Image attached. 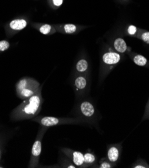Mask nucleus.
<instances>
[{
  "label": "nucleus",
  "mask_w": 149,
  "mask_h": 168,
  "mask_svg": "<svg viewBox=\"0 0 149 168\" xmlns=\"http://www.w3.org/2000/svg\"><path fill=\"white\" fill-rule=\"evenodd\" d=\"M43 98L41 88L35 95L28 98L18 106L12 113V116L16 121L32 119L38 115L42 109Z\"/></svg>",
  "instance_id": "1"
},
{
  "label": "nucleus",
  "mask_w": 149,
  "mask_h": 168,
  "mask_svg": "<svg viewBox=\"0 0 149 168\" xmlns=\"http://www.w3.org/2000/svg\"><path fill=\"white\" fill-rule=\"evenodd\" d=\"M41 88L40 84L30 78H24L16 84V93L21 99H26L32 97Z\"/></svg>",
  "instance_id": "2"
},
{
  "label": "nucleus",
  "mask_w": 149,
  "mask_h": 168,
  "mask_svg": "<svg viewBox=\"0 0 149 168\" xmlns=\"http://www.w3.org/2000/svg\"><path fill=\"white\" fill-rule=\"evenodd\" d=\"M40 125L47 127H53L61 124H68V123H77L84 122V120H79L69 118H57L54 116H44V117L40 118L38 120Z\"/></svg>",
  "instance_id": "3"
},
{
  "label": "nucleus",
  "mask_w": 149,
  "mask_h": 168,
  "mask_svg": "<svg viewBox=\"0 0 149 168\" xmlns=\"http://www.w3.org/2000/svg\"><path fill=\"white\" fill-rule=\"evenodd\" d=\"M66 155H67L69 159H71L72 162L75 164V166L79 167L85 166V164L84 163V155L82 153L77 152L68 148H64L62 149Z\"/></svg>",
  "instance_id": "4"
},
{
  "label": "nucleus",
  "mask_w": 149,
  "mask_h": 168,
  "mask_svg": "<svg viewBox=\"0 0 149 168\" xmlns=\"http://www.w3.org/2000/svg\"><path fill=\"white\" fill-rule=\"evenodd\" d=\"M122 152V145L121 144H114L109 146L107 153V159L111 162L117 164L120 158Z\"/></svg>",
  "instance_id": "5"
},
{
  "label": "nucleus",
  "mask_w": 149,
  "mask_h": 168,
  "mask_svg": "<svg viewBox=\"0 0 149 168\" xmlns=\"http://www.w3.org/2000/svg\"><path fill=\"white\" fill-rule=\"evenodd\" d=\"M42 151V142L40 139H37L34 142L32 149V157H31V165L30 166L34 167L38 164L39 156Z\"/></svg>",
  "instance_id": "6"
},
{
  "label": "nucleus",
  "mask_w": 149,
  "mask_h": 168,
  "mask_svg": "<svg viewBox=\"0 0 149 168\" xmlns=\"http://www.w3.org/2000/svg\"><path fill=\"white\" fill-rule=\"evenodd\" d=\"M80 111L85 117H91L95 114V108L91 102L84 101L80 105Z\"/></svg>",
  "instance_id": "7"
},
{
  "label": "nucleus",
  "mask_w": 149,
  "mask_h": 168,
  "mask_svg": "<svg viewBox=\"0 0 149 168\" xmlns=\"http://www.w3.org/2000/svg\"><path fill=\"white\" fill-rule=\"evenodd\" d=\"M121 57L120 54L114 52H107L103 56V63L108 65H114L118 63Z\"/></svg>",
  "instance_id": "8"
},
{
  "label": "nucleus",
  "mask_w": 149,
  "mask_h": 168,
  "mask_svg": "<svg viewBox=\"0 0 149 168\" xmlns=\"http://www.w3.org/2000/svg\"><path fill=\"white\" fill-rule=\"evenodd\" d=\"M27 26V22L23 19L14 20L9 23V27L12 30H21L25 28Z\"/></svg>",
  "instance_id": "9"
},
{
  "label": "nucleus",
  "mask_w": 149,
  "mask_h": 168,
  "mask_svg": "<svg viewBox=\"0 0 149 168\" xmlns=\"http://www.w3.org/2000/svg\"><path fill=\"white\" fill-rule=\"evenodd\" d=\"M114 46L115 49L118 52L124 53L127 50L126 43L124 40L123 38H118L116 39V40L114 41Z\"/></svg>",
  "instance_id": "10"
},
{
  "label": "nucleus",
  "mask_w": 149,
  "mask_h": 168,
  "mask_svg": "<svg viewBox=\"0 0 149 168\" xmlns=\"http://www.w3.org/2000/svg\"><path fill=\"white\" fill-rule=\"evenodd\" d=\"M88 80L84 77L79 76L75 80V87L78 91H82L87 87Z\"/></svg>",
  "instance_id": "11"
},
{
  "label": "nucleus",
  "mask_w": 149,
  "mask_h": 168,
  "mask_svg": "<svg viewBox=\"0 0 149 168\" xmlns=\"http://www.w3.org/2000/svg\"><path fill=\"white\" fill-rule=\"evenodd\" d=\"M96 162V157L91 152H88L84 154V163L86 166H91Z\"/></svg>",
  "instance_id": "12"
},
{
  "label": "nucleus",
  "mask_w": 149,
  "mask_h": 168,
  "mask_svg": "<svg viewBox=\"0 0 149 168\" xmlns=\"http://www.w3.org/2000/svg\"><path fill=\"white\" fill-rule=\"evenodd\" d=\"M88 68V63L85 60L81 59L76 64V69L79 73H84Z\"/></svg>",
  "instance_id": "13"
},
{
  "label": "nucleus",
  "mask_w": 149,
  "mask_h": 168,
  "mask_svg": "<svg viewBox=\"0 0 149 168\" xmlns=\"http://www.w3.org/2000/svg\"><path fill=\"white\" fill-rule=\"evenodd\" d=\"M133 61L134 62L135 64L140 66H144L147 63V58L143 56L140 55V54L135 56L133 58Z\"/></svg>",
  "instance_id": "14"
},
{
  "label": "nucleus",
  "mask_w": 149,
  "mask_h": 168,
  "mask_svg": "<svg viewBox=\"0 0 149 168\" xmlns=\"http://www.w3.org/2000/svg\"><path fill=\"white\" fill-rule=\"evenodd\" d=\"M116 166V164L111 162L110 161H109L107 159H103L102 160H101V162H100L99 167V168H112L115 167Z\"/></svg>",
  "instance_id": "15"
},
{
  "label": "nucleus",
  "mask_w": 149,
  "mask_h": 168,
  "mask_svg": "<svg viewBox=\"0 0 149 168\" xmlns=\"http://www.w3.org/2000/svg\"><path fill=\"white\" fill-rule=\"evenodd\" d=\"M64 31L66 34H73L77 30V26L74 24H65L64 26Z\"/></svg>",
  "instance_id": "16"
},
{
  "label": "nucleus",
  "mask_w": 149,
  "mask_h": 168,
  "mask_svg": "<svg viewBox=\"0 0 149 168\" xmlns=\"http://www.w3.org/2000/svg\"><path fill=\"white\" fill-rule=\"evenodd\" d=\"M51 29H52L51 26L48 24H44L40 28V32L43 34H44V35H47V34H48L50 32Z\"/></svg>",
  "instance_id": "17"
},
{
  "label": "nucleus",
  "mask_w": 149,
  "mask_h": 168,
  "mask_svg": "<svg viewBox=\"0 0 149 168\" xmlns=\"http://www.w3.org/2000/svg\"><path fill=\"white\" fill-rule=\"evenodd\" d=\"M9 47V43L6 40L0 41V51H5L8 49Z\"/></svg>",
  "instance_id": "18"
},
{
  "label": "nucleus",
  "mask_w": 149,
  "mask_h": 168,
  "mask_svg": "<svg viewBox=\"0 0 149 168\" xmlns=\"http://www.w3.org/2000/svg\"><path fill=\"white\" fill-rule=\"evenodd\" d=\"M136 31H137V28L136 26H130L129 27H128V33L130 34V35L131 36H133L136 33Z\"/></svg>",
  "instance_id": "19"
},
{
  "label": "nucleus",
  "mask_w": 149,
  "mask_h": 168,
  "mask_svg": "<svg viewBox=\"0 0 149 168\" xmlns=\"http://www.w3.org/2000/svg\"><path fill=\"white\" fill-rule=\"evenodd\" d=\"M132 167H133V168H145V167H148V166L145 165V163L142 164L140 163V159H139V161H137L136 163L132 166Z\"/></svg>",
  "instance_id": "20"
},
{
  "label": "nucleus",
  "mask_w": 149,
  "mask_h": 168,
  "mask_svg": "<svg viewBox=\"0 0 149 168\" xmlns=\"http://www.w3.org/2000/svg\"><path fill=\"white\" fill-rule=\"evenodd\" d=\"M141 39L143 40L144 42L149 44V32H144L141 36Z\"/></svg>",
  "instance_id": "21"
},
{
  "label": "nucleus",
  "mask_w": 149,
  "mask_h": 168,
  "mask_svg": "<svg viewBox=\"0 0 149 168\" xmlns=\"http://www.w3.org/2000/svg\"><path fill=\"white\" fill-rule=\"evenodd\" d=\"M53 1L56 6H60L63 3V0H53Z\"/></svg>",
  "instance_id": "22"
}]
</instances>
